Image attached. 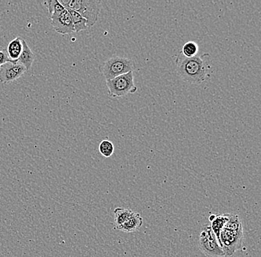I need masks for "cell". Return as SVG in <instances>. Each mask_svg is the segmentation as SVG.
I'll use <instances>...</instances> for the list:
<instances>
[{
  "mask_svg": "<svg viewBox=\"0 0 261 257\" xmlns=\"http://www.w3.org/2000/svg\"><path fill=\"white\" fill-rule=\"evenodd\" d=\"M211 55L199 53L188 58L179 52L175 59V69L179 77L190 84H199L206 80L210 68Z\"/></svg>",
  "mask_w": 261,
  "mask_h": 257,
  "instance_id": "1",
  "label": "cell"
},
{
  "mask_svg": "<svg viewBox=\"0 0 261 257\" xmlns=\"http://www.w3.org/2000/svg\"><path fill=\"white\" fill-rule=\"evenodd\" d=\"M227 214L228 220L220 232L218 242L225 256H231L243 248L244 230L238 214Z\"/></svg>",
  "mask_w": 261,
  "mask_h": 257,
  "instance_id": "2",
  "label": "cell"
},
{
  "mask_svg": "<svg viewBox=\"0 0 261 257\" xmlns=\"http://www.w3.org/2000/svg\"><path fill=\"white\" fill-rule=\"evenodd\" d=\"M65 9H71L81 14L87 21L88 27L97 22L101 10V2L95 0H58Z\"/></svg>",
  "mask_w": 261,
  "mask_h": 257,
  "instance_id": "3",
  "label": "cell"
},
{
  "mask_svg": "<svg viewBox=\"0 0 261 257\" xmlns=\"http://www.w3.org/2000/svg\"><path fill=\"white\" fill-rule=\"evenodd\" d=\"M134 69L135 64L132 59L119 56L108 59L99 67V71L106 80L134 71Z\"/></svg>",
  "mask_w": 261,
  "mask_h": 257,
  "instance_id": "4",
  "label": "cell"
},
{
  "mask_svg": "<svg viewBox=\"0 0 261 257\" xmlns=\"http://www.w3.org/2000/svg\"><path fill=\"white\" fill-rule=\"evenodd\" d=\"M106 86L108 88V96L112 98L125 97L128 94H135L138 92V87L134 82L133 71L106 80Z\"/></svg>",
  "mask_w": 261,
  "mask_h": 257,
  "instance_id": "5",
  "label": "cell"
},
{
  "mask_svg": "<svg viewBox=\"0 0 261 257\" xmlns=\"http://www.w3.org/2000/svg\"><path fill=\"white\" fill-rule=\"evenodd\" d=\"M199 247L205 256L211 257L225 256L218 239L212 232L211 226L204 224L199 239Z\"/></svg>",
  "mask_w": 261,
  "mask_h": 257,
  "instance_id": "6",
  "label": "cell"
},
{
  "mask_svg": "<svg viewBox=\"0 0 261 257\" xmlns=\"http://www.w3.org/2000/svg\"><path fill=\"white\" fill-rule=\"evenodd\" d=\"M50 19L51 20V25L57 33L66 35L75 32L72 18L68 10L65 9L61 12L53 14L50 16Z\"/></svg>",
  "mask_w": 261,
  "mask_h": 257,
  "instance_id": "7",
  "label": "cell"
},
{
  "mask_svg": "<svg viewBox=\"0 0 261 257\" xmlns=\"http://www.w3.org/2000/svg\"><path fill=\"white\" fill-rule=\"evenodd\" d=\"M26 68L17 62H8L0 66V82H13L23 75Z\"/></svg>",
  "mask_w": 261,
  "mask_h": 257,
  "instance_id": "8",
  "label": "cell"
},
{
  "mask_svg": "<svg viewBox=\"0 0 261 257\" xmlns=\"http://www.w3.org/2000/svg\"><path fill=\"white\" fill-rule=\"evenodd\" d=\"M35 53L31 50L25 40H22V50L20 56L18 59L17 63L22 65L26 68V71H29L32 68L33 63L35 60Z\"/></svg>",
  "mask_w": 261,
  "mask_h": 257,
  "instance_id": "9",
  "label": "cell"
},
{
  "mask_svg": "<svg viewBox=\"0 0 261 257\" xmlns=\"http://www.w3.org/2000/svg\"><path fill=\"white\" fill-rule=\"evenodd\" d=\"M143 223V218L138 213H134L133 215L119 227L118 230L125 233L135 232L141 227Z\"/></svg>",
  "mask_w": 261,
  "mask_h": 257,
  "instance_id": "10",
  "label": "cell"
},
{
  "mask_svg": "<svg viewBox=\"0 0 261 257\" xmlns=\"http://www.w3.org/2000/svg\"><path fill=\"white\" fill-rule=\"evenodd\" d=\"M22 40L20 37H16L8 44L7 56L12 62H17L22 50Z\"/></svg>",
  "mask_w": 261,
  "mask_h": 257,
  "instance_id": "11",
  "label": "cell"
},
{
  "mask_svg": "<svg viewBox=\"0 0 261 257\" xmlns=\"http://www.w3.org/2000/svg\"><path fill=\"white\" fill-rule=\"evenodd\" d=\"M228 220V214H218V215L210 216V221L211 222L212 232L215 234V237L219 241L220 232L224 227Z\"/></svg>",
  "mask_w": 261,
  "mask_h": 257,
  "instance_id": "12",
  "label": "cell"
},
{
  "mask_svg": "<svg viewBox=\"0 0 261 257\" xmlns=\"http://www.w3.org/2000/svg\"><path fill=\"white\" fill-rule=\"evenodd\" d=\"M135 212L126 208H117L114 211V224L117 229L125 223Z\"/></svg>",
  "mask_w": 261,
  "mask_h": 257,
  "instance_id": "13",
  "label": "cell"
},
{
  "mask_svg": "<svg viewBox=\"0 0 261 257\" xmlns=\"http://www.w3.org/2000/svg\"><path fill=\"white\" fill-rule=\"evenodd\" d=\"M71 14V17L72 18V22L73 27H74V32L76 33H79L82 31L87 30L89 28L88 27L87 21L86 19H84L81 14H78L76 11H73L71 9H67Z\"/></svg>",
  "mask_w": 261,
  "mask_h": 257,
  "instance_id": "14",
  "label": "cell"
},
{
  "mask_svg": "<svg viewBox=\"0 0 261 257\" xmlns=\"http://www.w3.org/2000/svg\"><path fill=\"white\" fill-rule=\"evenodd\" d=\"M180 52L186 58H193L198 54V45L194 41L187 42V43L182 45V50Z\"/></svg>",
  "mask_w": 261,
  "mask_h": 257,
  "instance_id": "15",
  "label": "cell"
},
{
  "mask_svg": "<svg viewBox=\"0 0 261 257\" xmlns=\"http://www.w3.org/2000/svg\"><path fill=\"white\" fill-rule=\"evenodd\" d=\"M99 151L101 155L104 157L109 158L113 155L114 152V146L112 141L104 139L99 143Z\"/></svg>",
  "mask_w": 261,
  "mask_h": 257,
  "instance_id": "16",
  "label": "cell"
},
{
  "mask_svg": "<svg viewBox=\"0 0 261 257\" xmlns=\"http://www.w3.org/2000/svg\"><path fill=\"white\" fill-rule=\"evenodd\" d=\"M48 3L49 17L65 10V8L57 0H50Z\"/></svg>",
  "mask_w": 261,
  "mask_h": 257,
  "instance_id": "17",
  "label": "cell"
},
{
  "mask_svg": "<svg viewBox=\"0 0 261 257\" xmlns=\"http://www.w3.org/2000/svg\"><path fill=\"white\" fill-rule=\"evenodd\" d=\"M8 62H12L8 58L7 53H6L5 50H0V66H3L5 63H8Z\"/></svg>",
  "mask_w": 261,
  "mask_h": 257,
  "instance_id": "18",
  "label": "cell"
}]
</instances>
